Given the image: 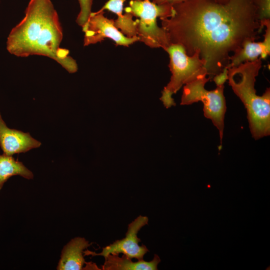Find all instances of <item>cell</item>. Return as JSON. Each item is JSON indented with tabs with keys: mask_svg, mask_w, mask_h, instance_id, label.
Listing matches in <instances>:
<instances>
[{
	"mask_svg": "<svg viewBox=\"0 0 270 270\" xmlns=\"http://www.w3.org/2000/svg\"><path fill=\"white\" fill-rule=\"evenodd\" d=\"M172 6L169 17L160 18L170 44H180L188 56L198 52L210 80L264 28L253 0H184Z\"/></svg>",
	"mask_w": 270,
	"mask_h": 270,
	"instance_id": "1",
	"label": "cell"
},
{
	"mask_svg": "<svg viewBox=\"0 0 270 270\" xmlns=\"http://www.w3.org/2000/svg\"><path fill=\"white\" fill-rule=\"evenodd\" d=\"M63 38L58 16L50 0H30L24 18L10 31L6 49L18 57L32 55L54 60L69 73L78 70L68 50L60 48Z\"/></svg>",
	"mask_w": 270,
	"mask_h": 270,
	"instance_id": "2",
	"label": "cell"
},
{
	"mask_svg": "<svg viewBox=\"0 0 270 270\" xmlns=\"http://www.w3.org/2000/svg\"><path fill=\"white\" fill-rule=\"evenodd\" d=\"M262 64L258 58L228 68V84L246 110L249 128L255 140L270 134V88L260 96L254 88Z\"/></svg>",
	"mask_w": 270,
	"mask_h": 270,
	"instance_id": "3",
	"label": "cell"
},
{
	"mask_svg": "<svg viewBox=\"0 0 270 270\" xmlns=\"http://www.w3.org/2000/svg\"><path fill=\"white\" fill-rule=\"evenodd\" d=\"M170 56L168 66L172 73L170 81L164 88L160 100L166 108L176 104L172 96L184 85L200 76H207L205 62L198 52L188 55L179 44H170L165 50Z\"/></svg>",
	"mask_w": 270,
	"mask_h": 270,
	"instance_id": "4",
	"label": "cell"
},
{
	"mask_svg": "<svg viewBox=\"0 0 270 270\" xmlns=\"http://www.w3.org/2000/svg\"><path fill=\"white\" fill-rule=\"evenodd\" d=\"M129 6L124 8L125 12L139 18L138 41L149 47L160 48L165 50L170 43L166 32L158 25L156 19L169 17L172 14V4H157L150 0H131Z\"/></svg>",
	"mask_w": 270,
	"mask_h": 270,
	"instance_id": "5",
	"label": "cell"
},
{
	"mask_svg": "<svg viewBox=\"0 0 270 270\" xmlns=\"http://www.w3.org/2000/svg\"><path fill=\"white\" fill-rule=\"evenodd\" d=\"M208 80L209 78L204 76L184 84L180 104L189 105L198 102H202L204 116L210 120L218 130L222 142L226 109L224 93V84L216 86L214 90H208L204 86Z\"/></svg>",
	"mask_w": 270,
	"mask_h": 270,
	"instance_id": "6",
	"label": "cell"
},
{
	"mask_svg": "<svg viewBox=\"0 0 270 270\" xmlns=\"http://www.w3.org/2000/svg\"><path fill=\"white\" fill-rule=\"evenodd\" d=\"M148 218L146 216H139L128 225L125 237L117 240L112 244L102 248L100 253L90 251H84V255L102 256L104 258L110 254H122L128 258L137 260H144V256L149 252L144 245H139L140 239L137 235L140 229L148 224Z\"/></svg>",
	"mask_w": 270,
	"mask_h": 270,
	"instance_id": "7",
	"label": "cell"
},
{
	"mask_svg": "<svg viewBox=\"0 0 270 270\" xmlns=\"http://www.w3.org/2000/svg\"><path fill=\"white\" fill-rule=\"evenodd\" d=\"M104 12H92L82 26L84 32V46H88L101 42L106 38L114 41L116 45L128 46L139 40L138 36H125L114 25V20L104 16Z\"/></svg>",
	"mask_w": 270,
	"mask_h": 270,
	"instance_id": "8",
	"label": "cell"
},
{
	"mask_svg": "<svg viewBox=\"0 0 270 270\" xmlns=\"http://www.w3.org/2000/svg\"><path fill=\"white\" fill-rule=\"evenodd\" d=\"M41 142L32 138L28 132L8 128L0 113V146L4 154L12 156L38 148Z\"/></svg>",
	"mask_w": 270,
	"mask_h": 270,
	"instance_id": "9",
	"label": "cell"
},
{
	"mask_svg": "<svg viewBox=\"0 0 270 270\" xmlns=\"http://www.w3.org/2000/svg\"><path fill=\"white\" fill-rule=\"evenodd\" d=\"M90 244L84 238L76 237L65 245L58 263V270H100L95 264L86 262L84 251Z\"/></svg>",
	"mask_w": 270,
	"mask_h": 270,
	"instance_id": "10",
	"label": "cell"
},
{
	"mask_svg": "<svg viewBox=\"0 0 270 270\" xmlns=\"http://www.w3.org/2000/svg\"><path fill=\"white\" fill-rule=\"evenodd\" d=\"M262 26L266 27L264 40L254 42V40H248L244 42L240 48L230 56L227 68L236 66L248 61L256 60L259 56L264 59L270 55V18L265 20Z\"/></svg>",
	"mask_w": 270,
	"mask_h": 270,
	"instance_id": "11",
	"label": "cell"
},
{
	"mask_svg": "<svg viewBox=\"0 0 270 270\" xmlns=\"http://www.w3.org/2000/svg\"><path fill=\"white\" fill-rule=\"evenodd\" d=\"M117 254H110L105 258L104 262L102 266V270H158V265L161 260L159 256L154 255L153 259L150 262L144 260L132 262V259L124 255L120 256Z\"/></svg>",
	"mask_w": 270,
	"mask_h": 270,
	"instance_id": "12",
	"label": "cell"
},
{
	"mask_svg": "<svg viewBox=\"0 0 270 270\" xmlns=\"http://www.w3.org/2000/svg\"><path fill=\"white\" fill-rule=\"evenodd\" d=\"M14 176H20L25 178L32 179V172L22 162L12 156L0 155V190L8 180Z\"/></svg>",
	"mask_w": 270,
	"mask_h": 270,
	"instance_id": "13",
	"label": "cell"
},
{
	"mask_svg": "<svg viewBox=\"0 0 270 270\" xmlns=\"http://www.w3.org/2000/svg\"><path fill=\"white\" fill-rule=\"evenodd\" d=\"M118 18L114 20V25L121 32L128 38L136 37L138 34V19L134 20L133 15L128 12L122 14V12L116 14Z\"/></svg>",
	"mask_w": 270,
	"mask_h": 270,
	"instance_id": "14",
	"label": "cell"
},
{
	"mask_svg": "<svg viewBox=\"0 0 270 270\" xmlns=\"http://www.w3.org/2000/svg\"><path fill=\"white\" fill-rule=\"evenodd\" d=\"M80 10L77 16L76 22L82 26L88 20L91 12L92 0H78Z\"/></svg>",
	"mask_w": 270,
	"mask_h": 270,
	"instance_id": "15",
	"label": "cell"
},
{
	"mask_svg": "<svg viewBox=\"0 0 270 270\" xmlns=\"http://www.w3.org/2000/svg\"><path fill=\"white\" fill-rule=\"evenodd\" d=\"M257 8L258 20L262 22L266 19L270 18V0H253ZM263 27V26H262ZM264 28V27H263Z\"/></svg>",
	"mask_w": 270,
	"mask_h": 270,
	"instance_id": "16",
	"label": "cell"
},
{
	"mask_svg": "<svg viewBox=\"0 0 270 270\" xmlns=\"http://www.w3.org/2000/svg\"><path fill=\"white\" fill-rule=\"evenodd\" d=\"M125 0H108L98 12L107 10L116 14L122 12Z\"/></svg>",
	"mask_w": 270,
	"mask_h": 270,
	"instance_id": "17",
	"label": "cell"
},
{
	"mask_svg": "<svg viewBox=\"0 0 270 270\" xmlns=\"http://www.w3.org/2000/svg\"><path fill=\"white\" fill-rule=\"evenodd\" d=\"M212 80L216 86L224 85L228 80V68H225L221 72L215 76Z\"/></svg>",
	"mask_w": 270,
	"mask_h": 270,
	"instance_id": "18",
	"label": "cell"
},
{
	"mask_svg": "<svg viewBox=\"0 0 270 270\" xmlns=\"http://www.w3.org/2000/svg\"><path fill=\"white\" fill-rule=\"evenodd\" d=\"M152 2L157 4H174L181 2L184 0H152Z\"/></svg>",
	"mask_w": 270,
	"mask_h": 270,
	"instance_id": "19",
	"label": "cell"
}]
</instances>
